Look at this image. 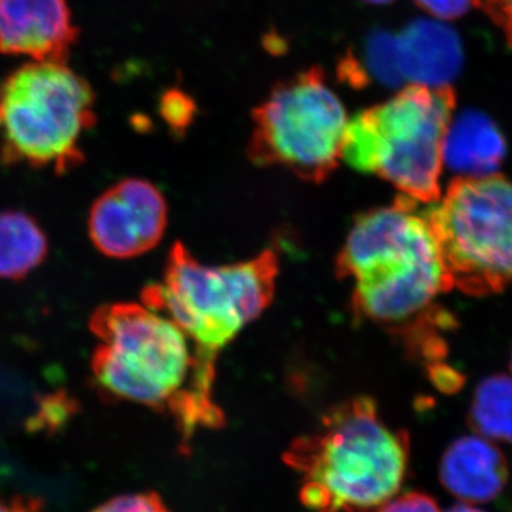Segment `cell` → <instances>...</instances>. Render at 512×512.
Listing matches in <instances>:
<instances>
[{"label": "cell", "instance_id": "cell-14", "mask_svg": "<svg viewBox=\"0 0 512 512\" xmlns=\"http://www.w3.org/2000/svg\"><path fill=\"white\" fill-rule=\"evenodd\" d=\"M45 229L26 212L0 211V279L20 281L46 261Z\"/></svg>", "mask_w": 512, "mask_h": 512}, {"label": "cell", "instance_id": "cell-19", "mask_svg": "<svg viewBox=\"0 0 512 512\" xmlns=\"http://www.w3.org/2000/svg\"><path fill=\"white\" fill-rule=\"evenodd\" d=\"M161 114L164 120L175 130H183L191 123L194 103L190 97L178 90H170L161 100Z\"/></svg>", "mask_w": 512, "mask_h": 512}, {"label": "cell", "instance_id": "cell-11", "mask_svg": "<svg viewBox=\"0 0 512 512\" xmlns=\"http://www.w3.org/2000/svg\"><path fill=\"white\" fill-rule=\"evenodd\" d=\"M440 478L444 487L460 500L487 503L504 490L508 480L507 460L484 437H461L444 453Z\"/></svg>", "mask_w": 512, "mask_h": 512}, {"label": "cell", "instance_id": "cell-18", "mask_svg": "<svg viewBox=\"0 0 512 512\" xmlns=\"http://www.w3.org/2000/svg\"><path fill=\"white\" fill-rule=\"evenodd\" d=\"M423 12L439 22L463 18L481 5V0H414Z\"/></svg>", "mask_w": 512, "mask_h": 512}, {"label": "cell", "instance_id": "cell-21", "mask_svg": "<svg viewBox=\"0 0 512 512\" xmlns=\"http://www.w3.org/2000/svg\"><path fill=\"white\" fill-rule=\"evenodd\" d=\"M480 6L512 47V0H483Z\"/></svg>", "mask_w": 512, "mask_h": 512}, {"label": "cell", "instance_id": "cell-15", "mask_svg": "<svg viewBox=\"0 0 512 512\" xmlns=\"http://www.w3.org/2000/svg\"><path fill=\"white\" fill-rule=\"evenodd\" d=\"M470 426L487 440L512 444V377H487L471 403Z\"/></svg>", "mask_w": 512, "mask_h": 512}, {"label": "cell", "instance_id": "cell-20", "mask_svg": "<svg viewBox=\"0 0 512 512\" xmlns=\"http://www.w3.org/2000/svg\"><path fill=\"white\" fill-rule=\"evenodd\" d=\"M365 512H440L436 501L429 495L421 493H407L397 498H390L379 507Z\"/></svg>", "mask_w": 512, "mask_h": 512}, {"label": "cell", "instance_id": "cell-7", "mask_svg": "<svg viewBox=\"0 0 512 512\" xmlns=\"http://www.w3.org/2000/svg\"><path fill=\"white\" fill-rule=\"evenodd\" d=\"M348 113L311 67L272 87L252 111L248 156L258 167H284L308 183H323L342 160Z\"/></svg>", "mask_w": 512, "mask_h": 512}, {"label": "cell", "instance_id": "cell-17", "mask_svg": "<svg viewBox=\"0 0 512 512\" xmlns=\"http://www.w3.org/2000/svg\"><path fill=\"white\" fill-rule=\"evenodd\" d=\"M92 512H170L160 495L140 493L120 495L94 508Z\"/></svg>", "mask_w": 512, "mask_h": 512}, {"label": "cell", "instance_id": "cell-3", "mask_svg": "<svg viewBox=\"0 0 512 512\" xmlns=\"http://www.w3.org/2000/svg\"><path fill=\"white\" fill-rule=\"evenodd\" d=\"M285 463L302 478L301 501L309 512L370 511L402 487L409 437L384 423L375 400L356 397L296 439Z\"/></svg>", "mask_w": 512, "mask_h": 512}, {"label": "cell", "instance_id": "cell-8", "mask_svg": "<svg viewBox=\"0 0 512 512\" xmlns=\"http://www.w3.org/2000/svg\"><path fill=\"white\" fill-rule=\"evenodd\" d=\"M453 284L470 295L512 285V183L490 175L457 178L424 210Z\"/></svg>", "mask_w": 512, "mask_h": 512}, {"label": "cell", "instance_id": "cell-16", "mask_svg": "<svg viewBox=\"0 0 512 512\" xmlns=\"http://www.w3.org/2000/svg\"><path fill=\"white\" fill-rule=\"evenodd\" d=\"M360 64L369 80L372 76L386 86H399L403 83L397 63L396 36L392 33L376 32L367 37L363 62Z\"/></svg>", "mask_w": 512, "mask_h": 512}, {"label": "cell", "instance_id": "cell-6", "mask_svg": "<svg viewBox=\"0 0 512 512\" xmlns=\"http://www.w3.org/2000/svg\"><path fill=\"white\" fill-rule=\"evenodd\" d=\"M278 274L272 249L238 264L208 266L177 242L163 282L146 286L141 301L173 320L202 348L220 353L271 305Z\"/></svg>", "mask_w": 512, "mask_h": 512}, {"label": "cell", "instance_id": "cell-4", "mask_svg": "<svg viewBox=\"0 0 512 512\" xmlns=\"http://www.w3.org/2000/svg\"><path fill=\"white\" fill-rule=\"evenodd\" d=\"M454 110L453 87L406 84L349 119L342 160L393 184L403 197L433 204L440 198L444 137Z\"/></svg>", "mask_w": 512, "mask_h": 512}, {"label": "cell", "instance_id": "cell-13", "mask_svg": "<svg viewBox=\"0 0 512 512\" xmlns=\"http://www.w3.org/2000/svg\"><path fill=\"white\" fill-rule=\"evenodd\" d=\"M505 140L493 121L470 111L453 117L443 146V165L460 178L495 175L505 157Z\"/></svg>", "mask_w": 512, "mask_h": 512}, {"label": "cell", "instance_id": "cell-22", "mask_svg": "<svg viewBox=\"0 0 512 512\" xmlns=\"http://www.w3.org/2000/svg\"><path fill=\"white\" fill-rule=\"evenodd\" d=\"M0 512H43L42 501L30 497L0 500Z\"/></svg>", "mask_w": 512, "mask_h": 512}, {"label": "cell", "instance_id": "cell-2", "mask_svg": "<svg viewBox=\"0 0 512 512\" xmlns=\"http://www.w3.org/2000/svg\"><path fill=\"white\" fill-rule=\"evenodd\" d=\"M419 202L400 195L390 207L356 218L336 259V274L353 281L357 318L410 328L441 293L453 288L446 258Z\"/></svg>", "mask_w": 512, "mask_h": 512}, {"label": "cell", "instance_id": "cell-5", "mask_svg": "<svg viewBox=\"0 0 512 512\" xmlns=\"http://www.w3.org/2000/svg\"><path fill=\"white\" fill-rule=\"evenodd\" d=\"M93 87L67 63L30 62L0 82V160L64 174L84 161L96 124Z\"/></svg>", "mask_w": 512, "mask_h": 512}, {"label": "cell", "instance_id": "cell-12", "mask_svg": "<svg viewBox=\"0 0 512 512\" xmlns=\"http://www.w3.org/2000/svg\"><path fill=\"white\" fill-rule=\"evenodd\" d=\"M397 63L403 82L450 86L460 66L456 36L439 20H416L396 35Z\"/></svg>", "mask_w": 512, "mask_h": 512}, {"label": "cell", "instance_id": "cell-23", "mask_svg": "<svg viewBox=\"0 0 512 512\" xmlns=\"http://www.w3.org/2000/svg\"><path fill=\"white\" fill-rule=\"evenodd\" d=\"M447 512H484L481 510H477V508L471 507V505L466 504H458L456 507L451 508Z\"/></svg>", "mask_w": 512, "mask_h": 512}, {"label": "cell", "instance_id": "cell-9", "mask_svg": "<svg viewBox=\"0 0 512 512\" xmlns=\"http://www.w3.org/2000/svg\"><path fill=\"white\" fill-rule=\"evenodd\" d=\"M167 218V201L156 185L141 178H126L93 202L87 231L100 254L131 259L157 247Z\"/></svg>", "mask_w": 512, "mask_h": 512}, {"label": "cell", "instance_id": "cell-10", "mask_svg": "<svg viewBox=\"0 0 512 512\" xmlns=\"http://www.w3.org/2000/svg\"><path fill=\"white\" fill-rule=\"evenodd\" d=\"M80 30L67 0H0V53L67 63Z\"/></svg>", "mask_w": 512, "mask_h": 512}, {"label": "cell", "instance_id": "cell-24", "mask_svg": "<svg viewBox=\"0 0 512 512\" xmlns=\"http://www.w3.org/2000/svg\"><path fill=\"white\" fill-rule=\"evenodd\" d=\"M362 2L370 3V5H387V3H392L393 0H362Z\"/></svg>", "mask_w": 512, "mask_h": 512}, {"label": "cell", "instance_id": "cell-1", "mask_svg": "<svg viewBox=\"0 0 512 512\" xmlns=\"http://www.w3.org/2000/svg\"><path fill=\"white\" fill-rule=\"evenodd\" d=\"M99 345L92 356L96 389L106 399L173 417L183 447L225 417L214 399L218 353L202 348L173 320L131 302L100 306L90 318Z\"/></svg>", "mask_w": 512, "mask_h": 512}]
</instances>
